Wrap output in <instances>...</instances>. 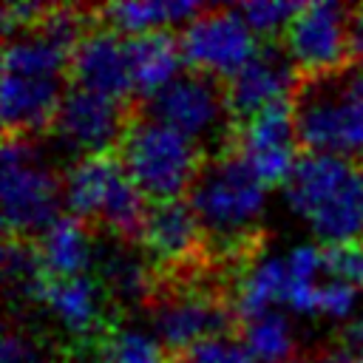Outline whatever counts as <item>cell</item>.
Returning a JSON list of instances; mask_svg holds the SVG:
<instances>
[{"label":"cell","mask_w":363,"mask_h":363,"mask_svg":"<svg viewBox=\"0 0 363 363\" xmlns=\"http://www.w3.org/2000/svg\"><path fill=\"white\" fill-rule=\"evenodd\" d=\"M136 99H113L71 85L60 102L48 139L68 147L71 164L82 156L108 153L119 147V139L133 116Z\"/></svg>","instance_id":"8"},{"label":"cell","mask_w":363,"mask_h":363,"mask_svg":"<svg viewBox=\"0 0 363 363\" xmlns=\"http://www.w3.org/2000/svg\"><path fill=\"white\" fill-rule=\"evenodd\" d=\"M241 275L207 255L176 267H150L142 315L164 352L241 335Z\"/></svg>","instance_id":"2"},{"label":"cell","mask_w":363,"mask_h":363,"mask_svg":"<svg viewBox=\"0 0 363 363\" xmlns=\"http://www.w3.org/2000/svg\"><path fill=\"white\" fill-rule=\"evenodd\" d=\"M298 68L286 57L278 40H258L255 54L233 74L224 79L227 85V105L233 113L235 128L247 122L252 113L267 108L269 102L286 99L289 88L295 82Z\"/></svg>","instance_id":"12"},{"label":"cell","mask_w":363,"mask_h":363,"mask_svg":"<svg viewBox=\"0 0 363 363\" xmlns=\"http://www.w3.org/2000/svg\"><path fill=\"white\" fill-rule=\"evenodd\" d=\"M136 102L142 113L187 136L204 156L224 153L235 142V122L227 105L224 77L182 65L167 85Z\"/></svg>","instance_id":"6"},{"label":"cell","mask_w":363,"mask_h":363,"mask_svg":"<svg viewBox=\"0 0 363 363\" xmlns=\"http://www.w3.org/2000/svg\"><path fill=\"white\" fill-rule=\"evenodd\" d=\"M284 363H335V354L329 346H306L295 349Z\"/></svg>","instance_id":"29"},{"label":"cell","mask_w":363,"mask_h":363,"mask_svg":"<svg viewBox=\"0 0 363 363\" xmlns=\"http://www.w3.org/2000/svg\"><path fill=\"white\" fill-rule=\"evenodd\" d=\"M352 292H354V286L340 284V281L326 284V286H318V309H320V312H329V315H335V318H340V315H346V309L352 306Z\"/></svg>","instance_id":"27"},{"label":"cell","mask_w":363,"mask_h":363,"mask_svg":"<svg viewBox=\"0 0 363 363\" xmlns=\"http://www.w3.org/2000/svg\"><path fill=\"white\" fill-rule=\"evenodd\" d=\"M289 204L323 244L363 238V167L337 156L301 153L286 179Z\"/></svg>","instance_id":"4"},{"label":"cell","mask_w":363,"mask_h":363,"mask_svg":"<svg viewBox=\"0 0 363 363\" xmlns=\"http://www.w3.org/2000/svg\"><path fill=\"white\" fill-rule=\"evenodd\" d=\"M332 349V354L337 360L346 363H363V318L357 320H346L340 326V332L332 337V343H326Z\"/></svg>","instance_id":"26"},{"label":"cell","mask_w":363,"mask_h":363,"mask_svg":"<svg viewBox=\"0 0 363 363\" xmlns=\"http://www.w3.org/2000/svg\"><path fill=\"white\" fill-rule=\"evenodd\" d=\"M139 247L150 267H176L204 258V235L184 196L147 201Z\"/></svg>","instance_id":"14"},{"label":"cell","mask_w":363,"mask_h":363,"mask_svg":"<svg viewBox=\"0 0 363 363\" xmlns=\"http://www.w3.org/2000/svg\"><path fill=\"white\" fill-rule=\"evenodd\" d=\"M164 363H258L247 349L241 335H221L210 340H199L184 349L164 352Z\"/></svg>","instance_id":"23"},{"label":"cell","mask_w":363,"mask_h":363,"mask_svg":"<svg viewBox=\"0 0 363 363\" xmlns=\"http://www.w3.org/2000/svg\"><path fill=\"white\" fill-rule=\"evenodd\" d=\"M3 281L9 303L20 309H40L51 272L40 255L37 238H14L3 235Z\"/></svg>","instance_id":"17"},{"label":"cell","mask_w":363,"mask_h":363,"mask_svg":"<svg viewBox=\"0 0 363 363\" xmlns=\"http://www.w3.org/2000/svg\"><path fill=\"white\" fill-rule=\"evenodd\" d=\"M71 79L65 74H3V136H48Z\"/></svg>","instance_id":"15"},{"label":"cell","mask_w":363,"mask_h":363,"mask_svg":"<svg viewBox=\"0 0 363 363\" xmlns=\"http://www.w3.org/2000/svg\"><path fill=\"white\" fill-rule=\"evenodd\" d=\"M349 60H363V3H349Z\"/></svg>","instance_id":"28"},{"label":"cell","mask_w":363,"mask_h":363,"mask_svg":"<svg viewBox=\"0 0 363 363\" xmlns=\"http://www.w3.org/2000/svg\"><path fill=\"white\" fill-rule=\"evenodd\" d=\"M335 363H346V360H337V357H335Z\"/></svg>","instance_id":"30"},{"label":"cell","mask_w":363,"mask_h":363,"mask_svg":"<svg viewBox=\"0 0 363 363\" xmlns=\"http://www.w3.org/2000/svg\"><path fill=\"white\" fill-rule=\"evenodd\" d=\"M264 190L247 159L230 147L207 156L184 193L199 218L207 258L244 281L258 269V258L269 241Z\"/></svg>","instance_id":"1"},{"label":"cell","mask_w":363,"mask_h":363,"mask_svg":"<svg viewBox=\"0 0 363 363\" xmlns=\"http://www.w3.org/2000/svg\"><path fill=\"white\" fill-rule=\"evenodd\" d=\"M94 363H164V349L125 326L111 329L91 352Z\"/></svg>","instance_id":"22"},{"label":"cell","mask_w":363,"mask_h":363,"mask_svg":"<svg viewBox=\"0 0 363 363\" xmlns=\"http://www.w3.org/2000/svg\"><path fill=\"white\" fill-rule=\"evenodd\" d=\"M241 340L258 363H284L295 352L286 320L269 309L241 320Z\"/></svg>","instance_id":"21"},{"label":"cell","mask_w":363,"mask_h":363,"mask_svg":"<svg viewBox=\"0 0 363 363\" xmlns=\"http://www.w3.org/2000/svg\"><path fill=\"white\" fill-rule=\"evenodd\" d=\"M68 79H71V85L102 94V96L136 99L125 37L105 28L99 23V17H96V26L71 51Z\"/></svg>","instance_id":"13"},{"label":"cell","mask_w":363,"mask_h":363,"mask_svg":"<svg viewBox=\"0 0 363 363\" xmlns=\"http://www.w3.org/2000/svg\"><path fill=\"white\" fill-rule=\"evenodd\" d=\"M3 363H85L88 357L60 332L40 329L23 315H6Z\"/></svg>","instance_id":"18"},{"label":"cell","mask_w":363,"mask_h":363,"mask_svg":"<svg viewBox=\"0 0 363 363\" xmlns=\"http://www.w3.org/2000/svg\"><path fill=\"white\" fill-rule=\"evenodd\" d=\"M116 156L125 176L147 201L179 199L187 193L199 164L207 159L187 136L142 113L139 102L119 139Z\"/></svg>","instance_id":"7"},{"label":"cell","mask_w":363,"mask_h":363,"mask_svg":"<svg viewBox=\"0 0 363 363\" xmlns=\"http://www.w3.org/2000/svg\"><path fill=\"white\" fill-rule=\"evenodd\" d=\"M125 45H128V60H130L136 99L153 96L182 68L179 31H145V34H133V37H125Z\"/></svg>","instance_id":"16"},{"label":"cell","mask_w":363,"mask_h":363,"mask_svg":"<svg viewBox=\"0 0 363 363\" xmlns=\"http://www.w3.org/2000/svg\"><path fill=\"white\" fill-rule=\"evenodd\" d=\"M201 3H102L96 6V17L105 28L133 37L145 31H182L196 14H201Z\"/></svg>","instance_id":"19"},{"label":"cell","mask_w":363,"mask_h":363,"mask_svg":"<svg viewBox=\"0 0 363 363\" xmlns=\"http://www.w3.org/2000/svg\"><path fill=\"white\" fill-rule=\"evenodd\" d=\"M62 173L45 156V136H3V235L40 238L65 216Z\"/></svg>","instance_id":"5"},{"label":"cell","mask_w":363,"mask_h":363,"mask_svg":"<svg viewBox=\"0 0 363 363\" xmlns=\"http://www.w3.org/2000/svg\"><path fill=\"white\" fill-rule=\"evenodd\" d=\"M278 43L298 71L349 60V3H301Z\"/></svg>","instance_id":"11"},{"label":"cell","mask_w":363,"mask_h":363,"mask_svg":"<svg viewBox=\"0 0 363 363\" xmlns=\"http://www.w3.org/2000/svg\"><path fill=\"white\" fill-rule=\"evenodd\" d=\"M320 264L340 284L363 286V238L332 241L320 247Z\"/></svg>","instance_id":"24"},{"label":"cell","mask_w":363,"mask_h":363,"mask_svg":"<svg viewBox=\"0 0 363 363\" xmlns=\"http://www.w3.org/2000/svg\"><path fill=\"white\" fill-rule=\"evenodd\" d=\"M94 244L96 235L74 216H60L40 238V255L54 278H71V275H85L94 261Z\"/></svg>","instance_id":"20"},{"label":"cell","mask_w":363,"mask_h":363,"mask_svg":"<svg viewBox=\"0 0 363 363\" xmlns=\"http://www.w3.org/2000/svg\"><path fill=\"white\" fill-rule=\"evenodd\" d=\"M233 147L247 159L264 187L286 184L295 162L301 159V142L295 133L289 99L269 102L247 122L235 128Z\"/></svg>","instance_id":"10"},{"label":"cell","mask_w":363,"mask_h":363,"mask_svg":"<svg viewBox=\"0 0 363 363\" xmlns=\"http://www.w3.org/2000/svg\"><path fill=\"white\" fill-rule=\"evenodd\" d=\"M255 48L258 37L235 6H204V11L179 31L182 65L224 79L233 77Z\"/></svg>","instance_id":"9"},{"label":"cell","mask_w":363,"mask_h":363,"mask_svg":"<svg viewBox=\"0 0 363 363\" xmlns=\"http://www.w3.org/2000/svg\"><path fill=\"white\" fill-rule=\"evenodd\" d=\"M235 9L258 40H278L301 3H241Z\"/></svg>","instance_id":"25"},{"label":"cell","mask_w":363,"mask_h":363,"mask_svg":"<svg viewBox=\"0 0 363 363\" xmlns=\"http://www.w3.org/2000/svg\"><path fill=\"white\" fill-rule=\"evenodd\" d=\"M286 99L303 153L363 167V60L298 71Z\"/></svg>","instance_id":"3"}]
</instances>
